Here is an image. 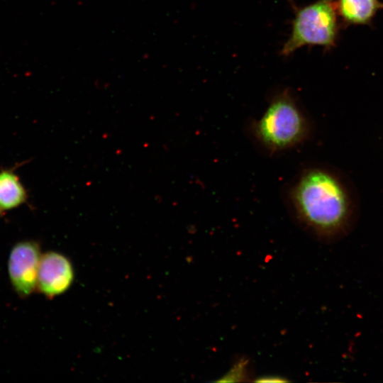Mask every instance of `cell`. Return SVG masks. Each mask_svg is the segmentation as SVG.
Returning a JSON list of instances; mask_svg holds the SVG:
<instances>
[{
	"instance_id": "6da1fadb",
	"label": "cell",
	"mask_w": 383,
	"mask_h": 383,
	"mask_svg": "<svg viewBox=\"0 0 383 383\" xmlns=\"http://www.w3.org/2000/svg\"><path fill=\"white\" fill-rule=\"evenodd\" d=\"M286 200L299 222L323 240L343 237L355 223L353 191L340 175L328 167L303 170L289 184Z\"/></svg>"
},
{
	"instance_id": "7a4b0ae2",
	"label": "cell",
	"mask_w": 383,
	"mask_h": 383,
	"mask_svg": "<svg viewBox=\"0 0 383 383\" xmlns=\"http://www.w3.org/2000/svg\"><path fill=\"white\" fill-rule=\"evenodd\" d=\"M310 131L308 116L287 89L274 96L263 113L250 125L255 143L272 155L303 143Z\"/></svg>"
},
{
	"instance_id": "3957f363",
	"label": "cell",
	"mask_w": 383,
	"mask_h": 383,
	"mask_svg": "<svg viewBox=\"0 0 383 383\" xmlns=\"http://www.w3.org/2000/svg\"><path fill=\"white\" fill-rule=\"evenodd\" d=\"M338 16L335 0H318L296 9L291 34L281 54L288 56L306 45L334 47L339 32Z\"/></svg>"
},
{
	"instance_id": "277c9868",
	"label": "cell",
	"mask_w": 383,
	"mask_h": 383,
	"mask_svg": "<svg viewBox=\"0 0 383 383\" xmlns=\"http://www.w3.org/2000/svg\"><path fill=\"white\" fill-rule=\"evenodd\" d=\"M40 246L34 241H22L11 249L9 257V275L15 291L22 296L30 294L37 287L40 260Z\"/></svg>"
},
{
	"instance_id": "5b68a950",
	"label": "cell",
	"mask_w": 383,
	"mask_h": 383,
	"mask_svg": "<svg viewBox=\"0 0 383 383\" xmlns=\"http://www.w3.org/2000/svg\"><path fill=\"white\" fill-rule=\"evenodd\" d=\"M74 269L64 255L49 252L40 257L37 287L46 296L52 298L67 291L74 280Z\"/></svg>"
},
{
	"instance_id": "8992f818",
	"label": "cell",
	"mask_w": 383,
	"mask_h": 383,
	"mask_svg": "<svg viewBox=\"0 0 383 383\" xmlns=\"http://www.w3.org/2000/svg\"><path fill=\"white\" fill-rule=\"evenodd\" d=\"M339 17L346 25H369L383 8L379 0H338Z\"/></svg>"
},
{
	"instance_id": "52a82bcc",
	"label": "cell",
	"mask_w": 383,
	"mask_h": 383,
	"mask_svg": "<svg viewBox=\"0 0 383 383\" xmlns=\"http://www.w3.org/2000/svg\"><path fill=\"white\" fill-rule=\"evenodd\" d=\"M26 189L12 172H0V213L18 207L26 200Z\"/></svg>"
},
{
	"instance_id": "ba28073f",
	"label": "cell",
	"mask_w": 383,
	"mask_h": 383,
	"mask_svg": "<svg viewBox=\"0 0 383 383\" xmlns=\"http://www.w3.org/2000/svg\"><path fill=\"white\" fill-rule=\"evenodd\" d=\"M286 381L285 379H282V378L280 377H265L264 378H262L260 379H257V382H284Z\"/></svg>"
}]
</instances>
